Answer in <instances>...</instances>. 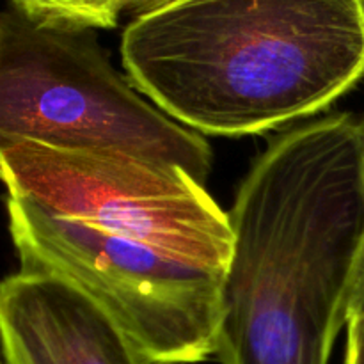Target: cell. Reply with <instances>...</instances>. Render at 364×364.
I'll return each instance as SVG.
<instances>
[{"instance_id":"obj_1","label":"cell","mask_w":364,"mask_h":364,"mask_svg":"<svg viewBox=\"0 0 364 364\" xmlns=\"http://www.w3.org/2000/svg\"><path fill=\"white\" fill-rule=\"evenodd\" d=\"M223 290V364H329L364 249V121L279 135L238 188Z\"/></svg>"},{"instance_id":"obj_2","label":"cell","mask_w":364,"mask_h":364,"mask_svg":"<svg viewBox=\"0 0 364 364\" xmlns=\"http://www.w3.org/2000/svg\"><path fill=\"white\" fill-rule=\"evenodd\" d=\"M132 84L183 127L263 134L364 77V0H171L121 41Z\"/></svg>"},{"instance_id":"obj_3","label":"cell","mask_w":364,"mask_h":364,"mask_svg":"<svg viewBox=\"0 0 364 364\" xmlns=\"http://www.w3.org/2000/svg\"><path fill=\"white\" fill-rule=\"evenodd\" d=\"M7 215L21 270L87 291L149 364H194L217 354L226 274L166 233L132 220L60 215L13 196Z\"/></svg>"},{"instance_id":"obj_4","label":"cell","mask_w":364,"mask_h":364,"mask_svg":"<svg viewBox=\"0 0 364 364\" xmlns=\"http://www.w3.org/2000/svg\"><path fill=\"white\" fill-rule=\"evenodd\" d=\"M91 28L46 23L11 4L0 18V144L116 153L187 171L205 185L201 134L142 98Z\"/></svg>"},{"instance_id":"obj_5","label":"cell","mask_w":364,"mask_h":364,"mask_svg":"<svg viewBox=\"0 0 364 364\" xmlns=\"http://www.w3.org/2000/svg\"><path fill=\"white\" fill-rule=\"evenodd\" d=\"M0 162L13 198L60 215L156 228L187 245L203 263L228 272L235 242L230 213L181 167L34 142L0 144Z\"/></svg>"},{"instance_id":"obj_6","label":"cell","mask_w":364,"mask_h":364,"mask_svg":"<svg viewBox=\"0 0 364 364\" xmlns=\"http://www.w3.org/2000/svg\"><path fill=\"white\" fill-rule=\"evenodd\" d=\"M0 329L6 364H149L96 299L53 274L4 281Z\"/></svg>"},{"instance_id":"obj_7","label":"cell","mask_w":364,"mask_h":364,"mask_svg":"<svg viewBox=\"0 0 364 364\" xmlns=\"http://www.w3.org/2000/svg\"><path fill=\"white\" fill-rule=\"evenodd\" d=\"M171 0H11L39 21L75 28H112L127 11L155 9Z\"/></svg>"},{"instance_id":"obj_8","label":"cell","mask_w":364,"mask_h":364,"mask_svg":"<svg viewBox=\"0 0 364 364\" xmlns=\"http://www.w3.org/2000/svg\"><path fill=\"white\" fill-rule=\"evenodd\" d=\"M347 364H364V313L348 320Z\"/></svg>"},{"instance_id":"obj_9","label":"cell","mask_w":364,"mask_h":364,"mask_svg":"<svg viewBox=\"0 0 364 364\" xmlns=\"http://www.w3.org/2000/svg\"><path fill=\"white\" fill-rule=\"evenodd\" d=\"M363 313H364V249L361 255V262H359V267H358L354 291H352V299H350V318L355 315H363Z\"/></svg>"}]
</instances>
